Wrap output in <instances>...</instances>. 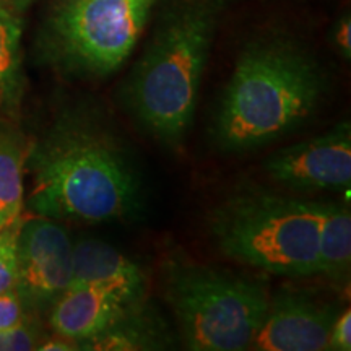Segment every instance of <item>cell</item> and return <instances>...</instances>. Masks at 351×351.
Here are the masks:
<instances>
[{
    "instance_id": "obj_14",
    "label": "cell",
    "mask_w": 351,
    "mask_h": 351,
    "mask_svg": "<svg viewBox=\"0 0 351 351\" xmlns=\"http://www.w3.org/2000/svg\"><path fill=\"white\" fill-rule=\"evenodd\" d=\"M23 20L20 13L0 8V109L15 112L23 96L21 67Z\"/></svg>"
},
{
    "instance_id": "obj_11",
    "label": "cell",
    "mask_w": 351,
    "mask_h": 351,
    "mask_svg": "<svg viewBox=\"0 0 351 351\" xmlns=\"http://www.w3.org/2000/svg\"><path fill=\"white\" fill-rule=\"evenodd\" d=\"M140 306V304H138ZM130 307L121 298L93 287L69 288L51 309V327L62 339L85 343L119 320Z\"/></svg>"
},
{
    "instance_id": "obj_18",
    "label": "cell",
    "mask_w": 351,
    "mask_h": 351,
    "mask_svg": "<svg viewBox=\"0 0 351 351\" xmlns=\"http://www.w3.org/2000/svg\"><path fill=\"white\" fill-rule=\"evenodd\" d=\"M335 44L339 47L340 54L345 59L351 57V20L350 15H345L343 19H340L339 25L335 28Z\"/></svg>"
},
{
    "instance_id": "obj_12",
    "label": "cell",
    "mask_w": 351,
    "mask_h": 351,
    "mask_svg": "<svg viewBox=\"0 0 351 351\" xmlns=\"http://www.w3.org/2000/svg\"><path fill=\"white\" fill-rule=\"evenodd\" d=\"M351 267V215L343 204H320L319 275L348 282Z\"/></svg>"
},
{
    "instance_id": "obj_1",
    "label": "cell",
    "mask_w": 351,
    "mask_h": 351,
    "mask_svg": "<svg viewBox=\"0 0 351 351\" xmlns=\"http://www.w3.org/2000/svg\"><path fill=\"white\" fill-rule=\"evenodd\" d=\"M26 204L51 219L109 221L137 212L140 181L124 143L98 108L64 109L29 145Z\"/></svg>"
},
{
    "instance_id": "obj_16",
    "label": "cell",
    "mask_w": 351,
    "mask_h": 351,
    "mask_svg": "<svg viewBox=\"0 0 351 351\" xmlns=\"http://www.w3.org/2000/svg\"><path fill=\"white\" fill-rule=\"evenodd\" d=\"M26 320V307L15 289L0 293V332H8Z\"/></svg>"
},
{
    "instance_id": "obj_10",
    "label": "cell",
    "mask_w": 351,
    "mask_h": 351,
    "mask_svg": "<svg viewBox=\"0 0 351 351\" xmlns=\"http://www.w3.org/2000/svg\"><path fill=\"white\" fill-rule=\"evenodd\" d=\"M145 285L142 269L112 245L98 239H80L73 244L69 288H99L121 298L125 304L138 306Z\"/></svg>"
},
{
    "instance_id": "obj_9",
    "label": "cell",
    "mask_w": 351,
    "mask_h": 351,
    "mask_svg": "<svg viewBox=\"0 0 351 351\" xmlns=\"http://www.w3.org/2000/svg\"><path fill=\"white\" fill-rule=\"evenodd\" d=\"M337 313L327 302L287 288L269 300L265 319L251 348L258 351L328 350Z\"/></svg>"
},
{
    "instance_id": "obj_20",
    "label": "cell",
    "mask_w": 351,
    "mask_h": 351,
    "mask_svg": "<svg viewBox=\"0 0 351 351\" xmlns=\"http://www.w3.org/2000/svg\"><path fill=\"white\" fill-rule=\"evenodd\" d=\"M34 0H0V8H5V10L15 12V13H23Z\"/></svg>"
},
{
    "instance_id": "obj_5",
    "label": "cell",
    "mask_w": 351,
    "mask_h": 351,
    "mask_svg": "<svg viewBox=\"0 0 351 351\" xmlns=\"http://www.w3.org/2000/svg\"><path fill=\"white\" fill-rule=\"evenodd\" d=\"M165 296L195 351L251 348L269 309L263 285L179 258L165 265Z\"/></svg>"
},
{
    "instance_id": "obj_15",
    "label": "cell",
    "mask_w": 351,
    "mask_h": 351,
    "mask_svg": "<svg viewBox=\"0 0 351 351\" xmlns=\"http://www.w3.org/2000/svg\"><path fill=\"white\" fill-rule=\"evenodd\" d=\"M20 221L0 230V293L12 291L16 287V232Z\"/></svg>"
},
{
    "instance_id": "obj_4",
    "label": "cell",
    "mask_w": 351,
    "mask_h": 351,
    "mask_svg": "<svg viewBox=\"0 0 351 351\" xmlns=\"http://www.w3.org/2000/svg\"><path fill=\"white\" fill-rule=\"evenodd\" d=\"M319 202L261 189L236 192L210 217V231L226 257L283 276L319 274Z\"/></svg>"
},
{
    "instance_id": "obj_3",
    "label": "cell",
    "mask_w": 351,
    "mask_h": 351,
    "mask_svg": "<svg viewBox=\"0 0 351 351\" xmlns=\"http://www.w3.org/2000/svg\"><path fill=\"white\" fill-rule=\"evenodd\" d=\"M234 0H166L153 34L125 83L140 125L176 147L192 124L200 83L223 16Z\"/></svg>"
},
{
    "instance_id": "obj_8",
    "label": "cell",
    "mask_w": 351,
    "mask_h": 351,
    "mask_svg": "<svg viewBox=\"0 0 351 351\" xmlns=\"http://www.w3.org/2000/svg\"><path fill=\"white\" fill-rule=\"evenodd\" d=\"M270 179L298 191H348L351 127L340 122L319 137L283 148L265 163Z\"/></svg>"
},
{
    "instance_id": "obj_17",
    "label": "cell",
    "mask_w": 351,
    "mask_h": 351,
    "mask_svg": "<svg viewBox=\"0 0 351 351\" xmlns=\"http://www.w3.org/2000/svg\"><path fill=\"white\" fill-rule=\"evenodd\" d=\"M328 350L350 351L351 350V311L346 309L343 314L337 315L330 333Z\"/></svg>"
},
{
    "instance_id": "obj_13",
    "label": "cell",
    "mask_w": 351,
    "mask_h": 351,
    "mask_svg": "<svg viewBox=\"0 0 351 351\" xmlns=\"http://www.w3.org/2000/svg\"><path fill=\"white\" fill-rule=\"evenodd\" d=\"M28 148L19 130L0 127V230L20 221Z\"/></svg>"
},
{
    "instance_id": "obj_7",
    "label": "cell",
    "mask_w": 351,
    "mask_h": 351,
    "mask_svg": "<svg viewBox=\"0 0 351 351\" xmlns=\"http://www.w3.org/2000/svg\"><path fill=\"white\" fill-rule=\"evenodd\" d=\"M73 243L51 218L21 219L16 232V287L25 307L46 309L72 282Z\"/></svg>"
},
{
    "instance_id": "obj_2",
    "label": "cell",
    "mask_w": 351,
    "mask_h": 351,
    "mask_svg": "<svg viewBox=\"0 0 351 351\" xmlns=\"http://www.w3.org/2000/svg\"><path fill=\"white\" fill-rule=\"evenodd\" d=\"M315 57L287 34H262L239 52L219 101L213 137L225 152L275 142L306 122L326 93Z\"/></svg>"
},
{
    "instance_id": "obj_6",
    "label": "cell",
    "mask_w": 351,
    "mask_h": 351,
    "mask_svg": "<svg viewBox=\"0 0 351 351\" xmlns=\"http://www.w3.org/2000/svg\"><path fill=\"white\" fill-rule=\"evenodd\" d=\"M156 0H60L39 32L46 64L70 77H106L134 51Z\"/></svg>"
},
{
    "instance_id": "obj_19",
    "label": "cell",
    "mask_w": 351,
    "mask_h": 351,
    "mask_svg": "<svg viewBox=\"0 0 351 351\" xmlns=\"http://www.w3.org/2000/svg\"><path fill=\"white\" fill-rule=\"evenodd\" d=\"M73 341L72 340H67V339H62V337H59V339L56 340H49L46 341V343H43L41 346H38V350H59V351H70V350H77V346H72Z\"/></svg>"
}]
</instances>
